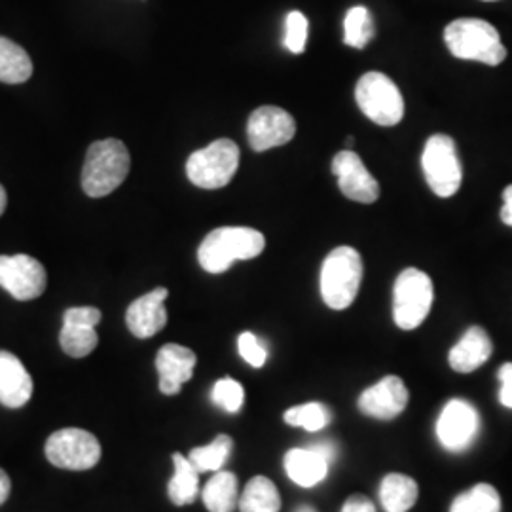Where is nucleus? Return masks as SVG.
<instances>
[{
    "instance_id": "f257e3e1",
    "label": "nucleus",
    "mask_w": 512,
    "mask_h": 512,
    "mask_svg": "<svg viewBox=\"0 0 512 512\" xmlns=\"http://www.w3.org/2000/svg\"><path fill=\"white\" fill-rule=\"evenodd\" d=\"M266 239L262 232L245 226H224L207 234L198 249V260L205 272L224 274L236 260L262 255Z\"/></svg>"
},
{
    "instance_id": "f03ea898",
    "label": "nucleus",
    "mask_w": 512,
    "mask_h": 512,
    "mask_svg": "<svg viewBox=\"0 0 512 512\" xmlns=\"http://www.w3.org/2000/svg\"><path fill=\"white\" fill-rule=\"evenodd\" d=\"M129 167V150L122 141H95L86 154L82 169V188L90 198H105L126 181Z\"/></svg>"
},
{
    "instance_id": "7ed1b4c3",
    "label": "nucleus",
    "mask_w": 512,
    "mask_h": 512,
    "mask_svg": "<svg viewBox=\"0 0 512 512\" xmlns=\"http://www.w3.org/2000/svg\"><path fill=\"white\" fill-rule=\"evenodd\" d=\"M444 42L450 54L458 59L478 61L495 67L507 59L499 33L484 19L463 18L452 21L444 31Z\"/></svg>"
},
{
    "instance_id": "20e7f679",
    "label": "nucleus",
    "mask_w": 512,
    "mask_h": 512,
    "mask_svg": "<svg viewBox=\"0 0 512 512\" xmlns=\"http://www.w3.org/2000/svg\"><path fill=\"white\" fill-rule=\"evenodd\" d=\"M363 258L353 247L332 249L321 268L319 289L330 310L349 308L361 289Z\"/></svg>"
},
{
    "instance_id": "39448f33",
    "label": "nucleus",
    "mask_w": 512,
    "mask_h": 512,
    "mask_svg": "<svg viewBox=\"0 0 512 512\" xmlns=\"http://www.w3.org/2000/svg\"><path fill=\"white\" fill-rule=\"evenodd\" d=\"M359 109L368 120L382 128L397 126L404 116V99L397 84L382 73H366L355 88Z\"/></svg>"
},
{
    "instance_id": "423d86ee",
    "label": "nucleus",
    "mask_w": 512,
    "mask_h": 512,
    "mask_svg": "<svg viewBox=\"0 0 512 512\" xmlns=\"http://www.w3.org/2000/svg\"><path fill=\"white\" fill-rule=\"evenodd\" d=\"M433 306V281L418 268H406L393 287V321L399 329L414 330Z\"/></svg>"
},
{
    "instance_id": "0eeeda50",
    "label": "nucleus",
    "mask_w": 512,
    "mask_h": 512,
    "mask_svg": "<svg viewBox=\"0 0 512 512\" xmlns=\"http://www.w3.org/2000/svg\"><path fill=\"white\" fill-rule=\"evenodd\" d=\"M239 167V148L230 139H219L196 150L186 162L190 183L205 190H219L230 184Z\"/></svg>"
},
{
    "instance_id": "6e6552de",
    "label": "nucleus",
    "mask_w": 512,
    "mask_h": 512,
    "mask_svg": "<svg viewBox=\"0 0 512 512\" xmlns=\"http://www.w3.org/2000/svg\"><path fill=\"white\" fill-rule=\"evenodd\" d=\"M421 167L425 173V181L431 190L440 198L454 196L463 181V171L459 162L458 150L452 137L433 135L427 139Z\"/></svg>"
},
{
    "instance_id": "1a4fd4ad",
    "label": "nucleus",
    "mask_w": 512,
    "mask_h": 512,
    "mask_svg": "<svg viewBox=\"0 0 512 512\" xmlns=\"http://www.w3.org/2000/svg\"><path fill=\"white\" fill-rule=\"evenodd\" d=\"M44 452L54 467L67 471H88L101 459V444L90 431L67 427L50 435Z\"/></svg>"
},
{
    "instance_id": "9d476101",
    "label": "nucleus",
    "mask_w": 512,
    "mask_h": 512,
    "mask_svg": "<svg viewBox=\"0 0 512 512\" xmlns=\"http://www.w3.org/2000/svg\"><path fill=\"white\" fill-rule=\"evenodd\" d=\"M48 274L37 258L29 255L0 256V287L16 300L27 302L46 291Z\"/></svg>"
},
{
    "instance_id": "9b49d317",
    "label": "nucleus",
    "mask_w": 512,
    "mask_h": 512,
    "mask_svg": "<svg viewBox=\"0 0 512 512\" xmlns=\"http://www.w3.org/2000/svg\"><path fill=\"white\" fill-rule=\"evenodd\" d=\"M480 418L475 406L463 399L446 404L437 421V437L450 452L467 450L476 439Z\"/></svg>"
},
{
    "instance_id": "f8f14e48",
    "label": "nucleus",
    "mask_w": 512,
    "mask_h": 512,
    "mask_svg": "<svg viewBox=\"0 0 512 512\" xmlns=\"http://www.w3.org/2000/svg\"><path fill=\"white\" fill-rule=\"evenodd\" d=\"M296 133V122L287 110L279 107H260L247 122L249 145L256 152L287 145Z\"/></svg>"
},
{
    "instance_id": "ddd939ff",
    "label": "nucleus",
    "mask_w": 512,
    "mask_h": 512,
    "mask_svg": "<svg viewBox=\"0 0 512 512\" xmlns=\"http://www.w3.org/2000/svg\"><path fill=\"white\" fill-rule=\"evenodd\" d=\"M332 173L338 179L342 194L359 203H374L380 198V184L370 175L359 154L342 150L332 160Z\"/></svg>"
},
{
    "instance_id": "4468645a",
    "label": "nucleus",
    "mask_w": 512,
    "mask_h": 512,
    "mask_svg": "<svg viewBox=\"0 0 512 512\" xmlns=\"http://www.w3.org/2000/svg\"><path fill=\"white\" fill-rule=\"evenodd\" d=\"M406 404L408 389L399 376H385L359 397V410L374 420H395L403 414Z\"/></svg>"
},
{
    "instance_id": "2eb2a0df",
    "label": "nucleus",
    "mask_w": 512,
    "mask_h": 512,
    "mask_svg": "<svg viewBox=\"0 0 512 512\" xmlns=\"http://www.w3.org/2000/svg\"><path fill=\"white\" fill-rule=\"evenodd\" d=\"M167 296L169 291L165 287H158L129 304L126 323H128L129 332L135 338L147 340L164 329L167 325V310H165Z\"/></svg>"
},
{
    "instance_id": "dca6fc26",
    "label": "nucleus",
    "mask_w": 512,
    "mask_h": 512,
    "mask_svg": "<svg viewBox=\"0 0 512 512\" xmlns=\"http://www.w3.org/2000/svg\"><path fill=\"white\" fill-rule=\"evenodd\" d=\"M198 357L192 349L179 344H165L156 355V370L160 376V391L177 395L186 382L192 380Z\"/></svg>"
},
{
    "instance_id": "f3484780",
    "label": "nucleus",
    "mask_w": 512,
    "mask_h": 512,
    "mask_svg": "<svg viewBox=\"0 0 512 512\" xmlns=\"http://www.w3.org/2000/svg\"><path fill=\"white\" fill-rule=\"evenodd\" d=\"M33 397V378L18 357L10 351H0V404L6 408H21Z\"/></svg>"
},
{
    "instance_id": "a211bd4d",
    "label": "nucleus",
    "mask_w": 512,
    "mask_h": 512,
    "mask_svg": "<svg viewBox=\"0 0 512 512\" xmlns=\"http://www.w3.org/2000/svg\"><path fill=\"white\" fill-rule=\"evenodd\" d=\"M492 351L494 346L488 332L482 327H471L461 336L458 344L450 349L448 363L459 374H469L484 365L492 357Z\"/></svg>"
},
{
    "instance_id": "6ab92c4d",
    "label": "nucleus",
    "mask_w": 512,
    "mask_h": 512,
    "mask_svg": "<svg viewBox=\"0 0 512 512\" xmlns=\"http://www.w3.org/2000/svg\"><path fill=\"white\" fill-rule=\"evenodd\" d=\"M329 459L323 458L313 448H296L285 456V471L294 484L313 488L325 480L329 473Z\"/></svg>"
},
{
    "instance_id": "aec40b11",
    "label": "nucleus",
    "mask_w": 512,
    "mask_h": 512,
    "mask_svg": "<svg viewBox=\"0 0 512 512\" xmlns=\"http://www.w3.org/2000/svg\"><path fill=\"white\" fill-rule=\"evenodd\" d=\"M173 467L175 473L167 484V495L177 507L192 505L200 494V473L183 454H173Z\"/></svg>"
},
{
    "instance_id": "412c9836",
    "label": "nucleus",
    "mask_w": 512,
    "mask_h": 512,
    "mask_svg": "<svg viewBox=\"0 0 512 512\" xmlns=\"http://www.w3.org/2000/svg\"><path fill=\"white\" fill-rule=\"evenodd\" d=\"M209 512H234L239 505L238 476L230 471H217L202 492Z\"/></svg>"
},
{
    "instance_id": "4be33fe9",
    "label": "nucleus",
    "mask_w": 512,
    "mask_h": 512,
    "mask_svg": "<svg viewBox=\"0 0 512 512\" xmlns=\"http://www.w3.org/2000/svg\"><path fill=\"white\" fill-rule=\"evenodd\" d=\"M418 484L414 478L391 473L385 476L380 486V499L385 512H408L418 501Z\"/></svg>"
},
{
    "instance_id": "5701e85b",
    "label": "nucleus",
    "mask_w": 512,
    "mask_h": 512,
    "mask_svg": "<svg viewBox=\"0 0 512 512\" xmlns=\"http://www.w3.org/2000/svg\"><path fill=\"white\" fill-rule=\"evenodd\" d=\"M33 76L29 54L10 38L0 37V82L23 84Z\"/></svg>"
},
{
    "instance_id": "b1692460",
    "label": "nucleus",
    "mask_w": 512,
    "mask_h": 512,
    "mask_svg": "<svg viewBox=\"0 0 512 512\" xmlns=\"http://www.w3.org/2000/svg\"><path fill=\"white\" fill-rule=\"evenodd\" d=\"M241 512H279L281 497L274 482L266 476H255L247 482L243 494L239 497Z\"/></svg>"
},
{
    "instance_id": "393cba45",
    "label": "nucleus",
    "mask_w": 512,
    "mask_h": 512,
    "mask_svg": "<svg viewBox=\"0 0 512 512\" xmlns=\"http://www.w3.org/2000/svg\"><path fill=\"white\" fill-rule=\"evenodd\" d=\"M232 448H234V440L228 435H219L213 442L194 448L188 454V459L198 473H217L222 471L224 463L230 459Z\"/></svg>"
},
{
    "instance_id": "a878e982",
    "label": "nucleus",
    "mask_w": 512,
    "mask_h": 512,
    "mask_svg": "<svg viewBox=\"0 0 512 512\" xmlns=\"http://www.w3.org/2000/svg\"><path fill=\"white\" fill-rule=\"evenodd\" d=\"M59 344L69 357L82 359V357H88L90 353L95 351L97 344H99V336H97L95 327L63 321V329L59 334Z\"/></svg>"
},
{
    "instance_id": "bb28decb",
    "label": "nucleus",
    "mask_w": 512,
    "mask_h": 512,
    "mask_svg": "<svg viewBox=\"0 0 512 512\" xmlns=\"http://www.w3.org/2000/svg\"><path fill=\"white\" fill-rule=\"evenodd\" d=\"M374 19L366 6L349 8L344 19V42L355 50H363L374 38Z\"/></svg>"
},
{
    "instance_id": "cd10ccee",
    "label": "nucleus",
    "mask_w": 512,
    "mask_h": 512,
    "mask_svg": "<svg viewBox=\"0 0 512 512\" xmlns=\"http://www.w3.org/2000/svg\"><path fill=\"white\" fill-rule=\"evenodd\" d=\"M450 512H501V497L494 486L476 484L454 499Z\"/></svg>"
},
{
    "instance_id": "c85d7f7f",
    "label": "nucleus",
    "mask_w": 512,
    "mask_h": 512,
    "mask_svg": "<svg viewBox=\"0 0 512 512\" xmlns=\"http://www.w3.org/2000/svg\"><path fill=\"white\" fill-rule=\"evenodd\" d=\"M283 418L285 423L293 427H302L310 433H317L329 425L330 410L321 403L300 404V406L289 408Z\"/></svg>"
},
{
    "instance_id": "c756f323",
    "label": "nucleus",
    "mask_w": 512,
    "mask_h": 512,
    "mask_svg": "<svg viewBox=\"0 0 512 512\" xmlns=\"http://www.w3.org/2000/svg\"><path fill=\"white\" fill-rule=\"evenodd\" d=\"M211 401L228 414H238L241 406L245 403V389H243V385L232 378H222L213 385Z\"/></svg>"
},
{
    "instance_id": "7c9ffc66",
    "label": "nucleus",
    "mask_w": 512,
    "mask_h": 512,
    "mask_svg": "<svg viewBox=\"0 0 512 512\" xmlns=\"http://www.w3.org/2000/svg\"><path fill=\"white\" fill-rule=\"evenodd\" d=\"M308 29H310V23L308 18L302 14V12H291L287 16L285 21V48L291 52V54H302L306 50V44H308Z\"/></svg>"
},
{
    "instance_id": "2f4dec72",
    "label": "nucleus",
    "mask_w": 512,
    "mask_h": 512,
    "mask_svg": "<svg viewBox=\"0 0 512 512\" xmlns=\"http://www.w3.org/2000/svg\"><path fill=\"white\" fill-rule=\"evenodd\" d=\"M239 355L243 357V361L253 368H262L266 365L268 359V351L262 346V342L256 338L253 332H243L238 338Z\"/></svg>"
},
{
    "instance_id": "473e14b6",
    "label": "nucleus",
    "mask_w": 512,
    "mask_h": 512,
    "mask_svg": "<svg viewBox=\"0 0 512 512\" xmlns=\"http://www.w3.org/2000/svg\"><path fill=\"white\" fill-rule=\"evenodd\" d=\"M63 321L69 323H82V325H90L97 327L101 321V311L92 306H82V308H69L63 315Z\"/></svg>"
},
{
    "instance_id": "72a5a7b5",
    "label": "nucleus",
    "mask_w": 512,
    "mask_h": 512,
    "mask_svg": "<svg viewBox=\"0 0 512 512\" xmlns=\"http://www.w3.org/2000/svg\"><path fill=\"white\" fill-rule=\"evenodd\" d=\"M499 382H501L499 401L503 406L512 408V363H507L499 368Z\"/></svg>"
},
{
    "instance_id": "f704fd0d",
    "label": "nucleus",
    "mask_w": 512,
    "mask_h": 512,
    "mask_svg": "<svg viewBox=\"0 0 512 512\" xmlns=\"http://www.w3.org/2000/svg\"><path fill=\"white\" fill-rule=\"evenodd\" d=\"M342 512H376V507L365 495H351L344 503Z\"/></svg>"
},
{
    "instance_id": "c9c22d12",
    "label": "nucleus",
    "mask_w": 512,
    "mask_h": 512,
    "mask_svg": "<svg viewBox=\"0 0 512 512\" xmlns=\"http://www.w3.org/2000/svg\"><path fill=\"white\" fill-rule=\"evenodd\" d=\"M501 220L503 224L512 228V184L503 190V207H501Z\"/></svg>"
},
{
    "instance_id": "e433bc0d",
    "label": "nucleus",
    "mask_w": 512,
    "mask_h": 512,
    "mask_svg": "<svg viewBox=\"0 0 512 512\" xmlns=\"http://www.w3.org/2000/svg\"><path fill=\"white\" fill-rule=\"evenodd\" d=\"M12 492V482L10 476L6 475V471L0 469V505H4Z\"/></svg>"
},
{
    "instance_id": "4c0bfd02",
    "label": "nucleus",
    "mask_w": 512,
    "mask_h": 512,
    "mask_svg": "<svg viewBox=\"0 0 512 512\" xmlns=\"http://www.w3.org/2000/svg\"><path fill=\"white\" fill-rule=\"evenodd\" d=\"M311 448H313L315 452H319L323 458L329 459V461L336 458V446L330 444V442H317V444H313Z\"/></svg>"
},
{
    "instance_id": "58836bf2",
    "label": "nucleus",
    "mask_w": 512,
    "mask_h": 512,
    "mask_svg": "<svg viewBox=\"0 0 512 512\" xmlns=\"http://www.w3.org/2000/svg\"><path fill=\"white\" fill-rule=\"evenodd\" d=\"M6 203H8V196H6V190H4V186L0 184V217H2V213L6 211Z\"/></svg>"
},
{
    "instance_id": "ea45409f",
    "label": "nucleus",
    "mask_w": 512,
    "mask_h": 512,
    "mask_svg": "<svg viewBox=\"0 0 512 512\" xmlns=\"http://www.w3.org/2000/svg\"><path fill=\"white\" fill-rule=\"evenodd\" d=\"M353 143H355V137H348V139H346V145H348V147H353Z\"/></svg>"
},
{
    "instance_id": "a19ab883",
    "label": "nucleus",
    "mask_w": 512,
    "mask_h": 512,
    "mask_svg": "<svg viewBox=\"0 0 512 512\" xmlns=\"http://www.w3.org/2000/svg\"><path fill=\"white\" fill-rule=\"evenodd\" d=\"M296 512H315L313 511V509H311V507H300V509H298V511Z\"/></svg>"
},
{
    "instance_id": "79ce46f5",
    "label": "nucleus",
    "mask_w": 512,
    "mask_h": 512,
    "mask_svg": "<svg viewBox=\"0 0 512 512\" xmlns=\"http://www.w3.org/2000/svg\"><path fill=\"white\" fill-rule=\"evenodd\" d=\"M488 2H492V0H488Z\"/></svg>"
}]
</instances>
